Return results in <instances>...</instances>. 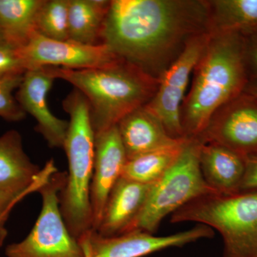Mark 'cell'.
Returning a JSON list of instances; mask_svg holds the SVG:
<instances>
[{
	"mask_svg": "<svg viewBox=\"0 0 257 257\" xmlns=\"http://www.w3.org/2000/svg\"><path fill=\"white\" fill-rule=\"evenodd\" d=\"M210 32L205 0H112L100 44L160 80L194 37Z\"/></svg>",
	"mask_w": 257,
	"mask_h": 257,
	"instance_id": "cell-1",
	"label": "cell"
},
{
	"mask_svg": "<svg viewBox=\"0 0 257 257\" xmlns=\"http://www.w3.org/2000/svg\"><path fill=\"white\" fill-rule=\"evenodd\" d=\"M192 77L181 111L184 139L199 138L214 113L244 92L249 78L243 34L210 32Z\"/></svg>",
	"mask_w": 257,
	"mask_h": 257,
	"instance_id": "cell-2",
	"label": "cell"
},
{
	"mask_svg": "<svg viewBox=\"0 0 257 257\" xmlns=\"http://www.w3.org/2000/svg\"><path fill=\"white\" fill-rule=\"evenodd\" d=\"M47 69L55 79L70 83L85 96L95 135L148 104L160 84L158 79L120 60L98 68Z\"/></svg>",
	"mask_w": 257,
	"mask_h": 257,
	"instance_id": "cell-3",
	"label": "cell"
},
{
	"mask_svg": "<svg viewBox=\"0 0 257 257\" xmlns=\"http://www.w3.org/2000/svg\"><path fill=\"white\" fill-rule=\"evenodd\" d=\"M62 106L69 115L63 148L68 160L67 180L60 192V210L69 232L78 240L93 230L90 203L95 133L85 96L74 89Z\"/></svg>",
	"mask_w": 257,
	"mask_h": 257,
	"instance_id": "cell-4",
	"label": "cell"
},
{
	"mask_svg": "<svg viewBox=\"0 0 257 257\" xmlns=\"http://www.w3.org/2000/svg\"><path fill=\"white\" fill-rule=\"evenodd\" d=\"M170 221H193L216 230L224 257H257V190L202 196L175 211Z\"/></svg>",
	"mask_w": 257,
	"mask_h": 257,
	"instance_id": "cell-5",
	"label": "cell"
},
{
	"mask_svg": "<svg viewBox=\"0 0 257 257\" xmlns=\"http://www.w3.org/2000/svg\"><path fill=\"white\" fill-rule=\"evenodd\" d=\"M202 143L197 138L184 140L175 163L152 184L143 209L124 233L142 231L154 234L166 216L197 198L216 194L201 172L199 156Z\"/></svg>",
	"mask_w": 257,
	"mask_h": 257,
	"instance_id": "cell-6",
	"label": "cell"
},
{
	"mask_svg": "<svg viewBox=\"0 0 257 257\" xmlns=\"http://www.w3.org/2000/svg\"><path fill=\"white\" fill-rule=\"evenodd\" d=\"M66 180L65 172H57L38 191L42 207L36 223L25 239L8 246L7 257H84L60 210V192Z\"/></svg>",
	"mask_w": 257,
	"mask_h": 257,
	"instance_id": "cell-7",
	"label": "cell"
},
{
	"mask_svg": "<svg viewBox=\"0 0 257 257\" xmlns=\"http://www.w3.org/2000/svg\"><path fill=\"white\" fill-rule=\"evenodd\" d=\"M210 32L194 37L160 80L155 96L145 107L160 120L166 131L176 140L184 139L181 111L189 80L202 57Z\"/></svg>",
	"mask_w": 257,
	"mask_h": 257,
	"instance_id": "cell-8",
	"label": "cell"
},
{
	"mask_svg": "<svg viewBox=\"0 0 257 257\" xmlns=\"http://www.w3.org/2000/svg\"><path fill=\"white\" fill-rule=\"evenodd\" d=\"M213 236L214 230L206 225L199 224L187 231L162 236L133 231L106 237L91 230L82 235L78 241L84 257H143Z\"/></svg>",
	"mask_w": 257,
	"mask_h": 257,
	"instance_id": "cell-9",
	"label": "cell"
},
{
	"mask_svg": "<svg viewBox=\"0 0 257 257\" xmlns=\"http://www.w3.org/2000/svg\"><path fill=\"white\" fill-rule=\"evenodd\" d=\"M197 139L220 145L243 157L257 155V97L243 92L226 103Z\"/></svg>",
	"mask_w": 257,
	"mask_h": 257,
	"instance_id": "cell-10",
	"label": "cell"
},
{
	"mask_svg": "<svg viewBox=\"0 0 257 257\" xmlns=\"http://www.w3.org/2000/svg\"><path fill=\"white\" fill-rule=\"evenodd\" d=\"M18 50L26 72L47 67L98 68L119 60L102 44L87 45L69 40H52L37 32Z\"/></svg>",
	"mask_w": 257,
	"mask_h": 257,
	"instance_id": "cell-11",
	"label": "cell"
},
{
	"mask_svg": "<svg viewBox=\"0 0 257 257\" xmlns=\"http://www.w3.org/2000/svg\"><path fill=\"white\" fill-rule=\"evenodd\" d=\"M126 161L116 125L95 135L94 170L90 188L94 231L99 226L106 201L121 177Z\"/></svg>",
	"mask_w": 257,
	"mask_h": 257,
	"instance_id": "cell-12",
	"label": "cell"
},
{
	"mask_svg": "<svg viewBox=\"0 0 257 257\" xmlns=\"http://www.w3.org/2000/svg\"><path fill=\"white\" fill-rule=\"evenodd\" d=\"M55 77L47 67L28 70L18 88L16 99L25 112L36 119V130L50 147H63L69 121L52 114L47 104V94Z\"/></svg>",
	"mask_w": 257,
	"mask_h": 257,
	"instance_id": "cell-13",
	"label": "cell"
},
{
	"mask_svg": "<svg viewBox=\"0 0 257 257\" xmlns=\"http://www.w3.org/2000/svg\"><path fill=\"white\" fill-rule=\"evenodd\" d=\"M57 172L52 160L42 170L32 163L24 150L21 135L16 130L0 137V188L21 194L47 182Z\"/></svg>",
	"mask_w": 257,
	"mask_h": 257,
	"instance_id": "cell-14",
	"label": "cell"
},
{
	"mask_svg": "<svg viewBox=\"0 0 257 257\" xmlns=\"http://www.w3.org/2000/svg\"><path fill=\"white\" fill-rule=\"evenodd\" d=\"M152 185L120 177L106 201L96 232L106 237L124 234L143 209Z\"/></svg>",
	"mask_w": 257,
	"mask_h": 257,
	"instance_id": "cell-15",
	"label": "cell"
},
{
	"mask_svg": "<svg viewBox=\"0 0 257 257\" xmlns=\"http://www.w3.org/2000/svg\"><path fill=\"white\" fill-rule=\"evenodd\" d=\"M116 126L127 160L148 152L175 146L184 140L172 138L160 120L145 106L125 116Z\"/></svg>",
	"mask_w": 257,
	"mask_h": 257,
	"instance_id": "cell-16",
	"label": "cell"
},
{
	"mask_svg": "<svg viewBox=\"0 0 257 257\" xmlns=\"http://www.w3.org/2000/svg\"><path fill=\"white\" fill-rule=\"evenodd\" d=\"M245 159L232 150L214 143H202L199 165L208 185L217 194L239 192L245 172Z\"/></svg>",
	"mask_w": 257,
	"mask_h": 257,
	"instance_id": "cell-17",
	"label": "cell"
},
{
	"mask_svg": "<svg viewBox=\"0 0 257 257\" xmlns=\"http://www.w3.org/2000/svg\"><path fill=\"white\" fill-rule=\"evenodd\" d=\"M109 5L110 1L106 0H69V40L83 45H101Z\"/></svg>",
	"mask_w": 257,
	"mask_h": 257,
	"instance_id": "cell-18",
	"label": "cell"
},
{
	"mask_svg": "<svg viewBox=\"0 0 257 257\" xmlns=\"http://www.w3.org/2000/svg\"><path fill=\"white\" fill-rule=\"evenodd\" d=\"M45 0H0V30L18 48L36 31L37 15Z\"/></svg>",
	"mask_w": 257,
	"mask_h": 257,
	"instance_id": "cell-19",
	"label": "cell"
},
{
	"mask_svg": "<svg viewBox=\"0 0 257 257\" xmlns=\"http://www.w3.org/2000/svg\"><path fill=\"white\" fill-rule=\"evenodd\" d=\"M210 32L257 30V0H209Z\"/></svg>",
	"mask_w": 257,
	"mask_h": 257,
	"instance_id": "cell-20",
	"label": "cell"
},
{
	"mask_svg": "<svg viewBox=\"0 0 257 257\" xmlns=\"http://www.w3.org/2000/svg\"><path fill=\"white\" fill-rule=\"evenodd\" d=\"M184 140L175 146L148 152L128 160L121 177L144 184L156 183L175 163Z\"/></svg>",
	"mask_w": 257,
	"mask_h": 257,
	"instance_id": "cell-21",
	"label": "cell"
},
{
	"mask_svg": "<svg viewBox=\"0 0 257 257\" xmlns=\"http://www.w3.org/2000/svg\"><path fill=\"white\" fill-rule=\"evenodd\" d=\"M69 0H45L36 21V31L52 40H69Z\"/></svg>",
	"mask_w": 257,
	"mask_h": 257,
	"instance_id": "cell-22",
	"label": "cell"
},
{
	"mask_svg": "<svg viewBox=\"0 0 257 257\" xmlns=\"http://www.w3.org/2000/svg\"><path fill=\"white\" fill-rule=\"evenodd\" d=\"M24 74H17L0 77V117L8 121H20L26 113L20 105L13 92L20 87Z\"/></svg>",
	"mask_w": 257,
	"mask_h": 257,
	"instance_id": "cell-23",
	"label": "cell"
},
{
	"mask_svg": "<svg viewBox=\"0 0 257 257\" xmlns=\"http://www.w3.org/2000/svg\"><path fill=\"white\" fill-rule=\"evenodd\" d=\"M25 72L18 47L5 40L0 41V77Z\"/></svg>",
	"mask_w": 257,
	"mask_h": 257,
	"instance_id": "cell-24",
	"label": "cell"
},
{
	"mask_svg": "<svg viewBox=\"0 0 257 257\" xmlns=\"http://www.w3.org/2000/svg\"><path fill=\"white\" fill-rule=\"evenodd\" d=\"M242 34L248 78L249 80H257V30Z\"/></svg>",
	"mask_w": 257,
	"mask_h": 257,
	"instance_id": "cell-25",
	"label": "cell"
},
{
	"mask_svg": "<svg viewBox=\"0 0 257 257\" xmlns=\"http://www.w3.org/2000/svg\"><path fill=\"white\" fill-rule=\"evenodd\" d=\"M46 183L47 182H45L37 184L35 187L21 194H15V193L8 192L0 188V216L8 211L13 210L15 205L22 199L32 192H38L40 188Z\"/></svg>",
	"mask_w": 257,
	"mask_h": 257,
	"instance_id": "cell-26",
	"label": "cell"
},
{
	"mask_svg": "<svg viewBox=\"0 0 257 257\" xmlns=\"http://www.w3.org/2000/svg\"><path fill=\"white\" fill-rule=\"evenodd\" d=\"M245 172L239 192L257 190V155L246 157Z\"/></svg>",
	"mask_w": 257,
	"mask_h": 257,
	"instance_id": "cell-27",
	"label": "cell"
},
{
	"mask_svg": "<svg viewBox=\"0 0 257 257\" xmlns=\"http://www.w3.org/2000/svg\"><path fill=\"white\" fill-rule=\"evenodd\" d=\"M10 212L11 211H8V212L3 214V216H0V248L3 246L5 239L8 236V230L5 227V224H6L8 218H9Z\"/></svg>",
	"mask_w": 257,
	"mask_h": 257,
	"instance_id": "cell-28",
	"label": "cell"
},
{
	"mask_svg": "<svg viewBox=\"0 0 257 257\" xmlns=\"http://www.w3.org/2000/svg\"><path fill=\"white\" fill-rule=\"evenodd\" d=\"M244 92L248 93V94L257 97V80L248 81Z\"/></svg>",
	"mask_w": 257,
	"mask_h": 257,
	"instance_id": "cell-29",
	"label": "cell"
},
{
	"mask_svg": "<svg viewBox=\"0 0 257 257\" xmlns=\"http://www.w3.org/2000/svg\"><path fill=\"white\" fill-rule=\"evenodd\" d=\"M3 40H5L4 36H3V33L0 30V41H3Z\"/></svg>",
	"mask_w": 257,
	"mask_h": 257,
	"instance_id": "cell-30",
	"label": "cell"
}]
</instances>
